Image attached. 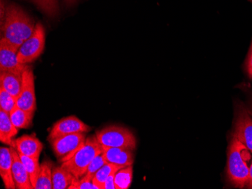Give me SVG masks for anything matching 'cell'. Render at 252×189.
<instances>
[{"label": "cell", "instance_id": "1", "mask_svg": "<svg viewBox=\"0 0 252 189\" xmlns=\"http://www.w3.org/2000/svg\"><path fill=\"white\" fill-rule=\"evenodd\" d=\"M36 24L32 18L21 7L9 5L5 8V14L1 21L2 39H5L16 49L31 37Z\"/></svg>", "mask_w": 252, "mask_h": 189}, {"label": "cell", "instance_id": "2", "mask_svg": "<svg viewBox=\"0 0 252 189\" xmlns=\"http://www.w3.org/2000/svg\"><path fill=\"white\" fill-rule=\"evenodd\" d=\"M227 176L238 189H244L249 179L251 152L245 145L233 136L227 153Z\"/></svg>", "mask_w": 252, "mask_h": 189}, {"label": "cell", "instance_id": "3", "mask_svg": "<svg viewBox=\"0 0 252 189\" xmlns=\"http://www.w3.org/2000/svg\"><path fill=\"white\" fill-rule=\"evenodd\" d=\"M103 152V147L97 141L95 135L86 138L83 147L70 160L62 163V166L69 170L76 179L83 177L88 167L94 158Z\"/></svg>", "mask_w": 252, "mask_h": 189}, {"label": "cell", "instance_id": "4", "mask_svg": "<svg viewBox=\"0 0 252 189\" xmlns=\"http://www.w3.org/2000/svg\"><path fill=\"white\" fill-rule=\"evenodd\" d=\"M96 137L102 147L122 148L134 150L136 138L128 128L117 125L106 127L96 132Z\"/></svg>", "mask_w": 252, "mask_h": 189}, {"label": "cell", "instance_id": "5", "mask_svg": "<svg viewBox=\"0 0 252 189\" xmlns=\"http://www.w3.org/2000/svg\"><path fill=\"white\" fill-rule=\"evenodd\" d=\"M45 45V28L42 24L37 23L31 37L27 39L18 49V60L19 63L28 65L35 61L43 52Z\"/></svg>", "mask_w": 252, "mask_h": 189}, {"label": "cell", "instance_id": "6", "mask_svg": "<svg viewBox=\"0 0 252 189\" xmlns=\"http://www.w3.org/2000/svg\"><path fill=\"white\" fill-rule=\"evenodd\" d=\"M86 140V133H76L49 141L52 150L62 163L70 160L83 147Z\"/></svg>", "mask_w": 252, "mask_h": 189}, {"label": "cell", "instance_id": "7", "mask_svg": "<svg viewBox=\"0 0 252 189\" xmlns=\"http://www.w3.org/2000/svg\"><path fill=\"white\" fill-rule=\"evenodd\" d=\"M16 105L21 109L25 110L31 115L35 114L36 109L35 78L31 66H27L22 74V87Z\"/></svg>", "mask_w": 252, "mask_h": 189}, {"label": "cell", "instance_id": "8", "mask_svg": "<svg viewBox=\"0 0 252 189\" xmlns=\"http://www.w3.org/2000/svg\"><path fill=\"white\" fill-rule=\"evenodd\" d=\"M92 128L74 115L62 118L55 122L51 129L48 140L76 133H89Z\"/></svg>", "mask_w": 252, "mask_h": 189}, {"label": "cell", "instance_id": "9", "mask_svg": "<svg viewBox=\"0 0 252 189\" xmlns=\"http://www.w3.org/2000/svg\"><path fill=\"white\" fill-rule=\"evenodd\" d=\"M18 49L4 39L0 41V71L22 76L28 65L21 64L18 60Z\"/></svg>", "mask_w": 252, "mask_h": 189}, {"label": "cell", "instance_id": "10", "mask_svg": "<svg viewBox=\"0 0 252 189\" xmlns=\"http://www.w3.org/2000/svg\"><path fill=\"white\" fill-rule=\"evenodd\" d=\"M233 136L245 145L252 154V118L247 109H238Z\"/></svg>", "mask_w": 252, "mask_h": 189}, {"label": "cell", "instance_id": "11", "mask_svg": "<svg viewBox=\"0 0 252 189\" xmlns=\"http://www.w3.org/2000/svg\"><path fill=\"white\" fill-rule=\"evenodd\" d=\"M12 147L15 148L18 153L39 159L43 149V144L35 135H23L21 137L14 139Z\"/></svg>", "mask_w": 252, "mask_h": 189}, {"label": "cell", "instance_id": "12", "mask_svg": "<svg viewBox=\"0 0 252 189\" xmlns=\"http://www.w3.org/2000/svg\"><path fill=\"white\" fill-rule=\"evenodd\" d=\"M11 155L13 159L12 163V174H13L14 181L18 189H34L31 183L29 174L25 168V165L23 164L19 153L15 148L11 146Z\"/></svg>", "mask_w": 252, "mask_h": 189}, {"label": "cell", "instance_id": "13", "mask_svg": "<svg viewBox=\"0 0 252 189\" xmlns=\"http://www.w3.org/2000/svg\"><path fill=\"white\" fill-rule=\"evenodd\" d=\"M13 159L10 148H0V176L6 189H17L12 174Z\"/></svg>", "mask_w": 252, "mask_h": 189}, {"label": "cell", "instance_id": "14", "mask_svg": "<svg viewBox=\"0 0 252 189\" xmlns=\"http://www.w3.org/2000/svg\"><path fill=\"white\" fill-rule=\"evenodd\" d=\"M104 159L107 163L122 166H131L134 163V154L132 150L122 148L103 147Z\"/></svg>", "mask_w": 252, "mask_h": 189}, {"label": "cell", "instance_id": "15", "mask_svg": "<svg viewBox=\"0 0 252 189\" xmlns=\"http://www.w3.org/2000/svg\"><path fill=\"white\" fill-rule=\"evenodd\" d=\"M18 129L10 119L9 114L0 109V141L8 146H13L14 139Z\"/></svg>", "mask_w": 252, "mask_h": 189}, {"label": "cell", "instance_id": "16", "mask_svg": "<svg viewBox=\"0 0 252 189\" xmlns=\"http://www.w3.org/2000/svg\"><path fill=\"white\" fill-rule=\"evenodd\" d=\"M0 86L3 87L17 101L22 87V76L7 72H1Z\"/></svg>", "mask_w": 252, "mask_h": 189}, {"label": "cell", "instance_id": "17", "mask_svg": "<svg viewBox=\"0 0 252 189\" xmlns=\"http://www.w3.org/2000/svg\"><path fill=\"white\" fill-rule=\"evenodd\" d=\"M74 176L63 166H55L52 169L53 189H66L72 184Z\"/></svg>", "mask_w": 252, "mask_h": 189}, {"label": "cell", "instance_id": "18", "mask_svg": "<svg viewBox=\"0 0 252 189\" xmlns=\"http://www.w3.org/2000/svg\"><path fill=\"white\" fill-rule=\"evenodd\" d=\"M52 169L53 163L45 160L40 164V171L34 189H53L52 185Z\"/></svg>", "mask_w": 252, "mask_h": 189}, {"label": "cell", "instance_id": "19", "mask_svg": "<svg viewBox=\"0 0 252 189\" xmlns=\"http://www.w3.org/2000/svg\"><path fill=\"white\" fill-rule=\"evenodd\" d=\"M9 116L15 128L18 129H27L32 125L34 115L15 105L10 112Z\"/></svg>", "mask_w": 252, "mask_h": 189}, {"label": "cell", "instance_id": "20", "mask_svg": "<svg viewBox=\"0 0 252 189\" xmlns=\"http://www.w3.org/2000/svg\"><path fill=\"white\" fill-rule=\"evenodd\" d=\"M124 166H119V165L113 164V163H107L102 166L94 175L93 179V183L97 186L98 189H104V183L107 178L113 172L118 171L120 169L123 168ZM126 167V166H125Z\"/></svg>", "mask_w": 252, "mask_h": 189}, {"label": "cell", "instance_id": "21", "mask_svg": "<svg viewBox=\"0 0 252 189\" xmlns=\"http://www.w3.org/2000/svg\"><path fill=\"white\" fill-rule=\"evenodd\" d=\"M19 156L23 164L25 165V168H26L27 171L29 174L31 183H32L33 188H35L36 182H37L39 171H40V164L39 163V159L28 157L26 155L20 153Z\"/></svg>", "mask_w": 252, "mask_h": 189}, {"label": "cell", "instance_id": "22", "mask_svg": "<svg viewBox=\"0 0 252 189\" xmlns=\"http://www.w3.org/2000/svg\"><path fill=\"white\" fill-rule=\"evenodd\" d=\"M133 178L132 165L120 169L115 174L117 189H128L131 186Z\"/></svg>", "mask_w": 252, "mask_h": 189}, {"label": "cell", "instance_id": "23", "mask_svg": "<svg viewBox=\"0 0 252 189\" xmlns=\"http://www.w3.org/2000/svg\"><path fill=\"white\" fill-rule=\"evenodd\" d=\"M36 6L48 16L53 17L59 15L60 12L59 0H32Z\"/></svg>", "mask_w": 252, "mask_h": 189}, {"label": "cell", "instance_id": "24", "mask_svg": "<svg viewBox=\"0 0 252 189\" xmlns=\"http://www.w3.org/2000/svg\"><path fill=\"white\" fill-rule=\"evenodd\" d=\"M16 105V100L8 91L0 86V109L9 114Z\"/></svg>", "mask_w": 252, "mask_h": 189}, {"label": "cell", "instance_id": "25", "mask_svg": "<svg viewBox=\"0 0 252 189\" xmlns=\"http://www.w3.org/2000/svg\"><path fill=\"white\" fill-rule=\"evenodd\" d=\"M107 163L103 154L101 153L100 155H97V157L94 158L93 162H91L84 177L88 180H93L96 173Z\"/></svg>", "mask_w": 252, "mask_h": 189}, {"label": "cell", "instance_id": "26", "mask_svg": "<svg viewBox=\"0 0 252 189\" xmlns=\"http://www.w3.org/2000/svg\"><path fill=\"white\" fill-rule=\"evenodd\" d=\"M68 189H98L97 186L93 183V180H88L86 178L76 179L74 177L72 184L69 186Z\"/></svg>", "mask_w": 252, "mask_h": 189}, {"label": "cell", "instance_id": "27", "mask_svg": "<svg viewBox=\"0 0 252 189\" xmlns=\"http://www.w3.org/2000/svg\"><path fill=\"white\" fill-rule=\"evenodd\" d=\"M117 172H113L107 178L104 183V189H117L115 184V174Z\"/></svg>", "mask_w": 252, "mask_h": 189}, {"label": "cell", "instance_id": "28", "mask_svg": "<svg viewBox=\"0 0 252 189\" xmlns=\"http://www.w3.org/2000/svg\"><path fill=\"white\" fill-rule=\"evenodd\" d=\"M246 69H247L248 75L251 80H252V42L249 49V55H248L247 62H246Z\"/></svg>", "mask_w": 252, "mask_h": 189}, {"label": "cell", "instance_id": "29", "mask_svg": "<svg viewBox=\"0 0 252 189\" xmlns=\"http://www.w3.org/2000/svg\"><path fill=\"white\" fill-rule=\"evenodd\" d=\"M246 188L252 189V163L249 166V179H248L247 185Z\"/></svg>", "mask_w": 252, "mask_h": 189}, {"label": "cell", "instance_id": "30", "mask_svg": "<svg viewBox=\"0 0 252 189\" xmlns=\"http://www.w3.org/2000/svg\"><path fill=\"white\" fill-rule=\"evenodd\" d=\"M79 0H63V2L66 4V5L68 6H70V5H74L76 2H78Z\"/></svg>", "mask_w": 252, "mask_h": 189}, {"label": "cell", "instance_id": "31", "mask_svg": "<svg viewBox=\"0 0 252 189\" xmlns=\"http://www.w3.org/2000/svg\"><path fill=\"white\" fill-rule=\"evenodd\" d=\"M248 112L250 114L251 116H252V101H251L249 105V108H248Z\"/></svg>", "mask_w": 252, "mask_h": 189}, {"label": "cell", "instance_id": "32", "mask_svg": "<svg viewBox=\"0 0 252 189\" xmlns=\"http://www.w3.org/2000/svg\"><path fill=\"white\" fill-rule=\"evenodd\" d=\"M249 1H250V2L252 3V0H249Z\"/></svg>", "mask_w": 252, "mask_h": 189}]
</instances>
